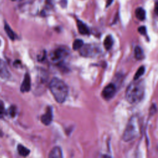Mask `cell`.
<instances>
[{"mask_svg": "<svg viewBox=\"0 0 158 158\" xmlns=\"http://www.w3.org/2000/svg\"><path fill=\"white\" fill-rule=\"evenodd\" d=\"M113 1V0H107L106 2V7H108L109 6H110V5L112 4Z\"/></svg>", "mask_w": 158, "mask_h": 158, "instance_id": "23", "label": "cell"}, {"mask_svg": "<svg viewBox=\"0 0 158 158\" xmlns=\"http://www.w3.org/2000/svg\"><path fill=\"white\" fill-rule=\"evenodd\" d=\"M31 89V78L28 73H26L21 87V91L23 93L28 92Z\"/></svg>", "mask_w": 158, "mask_h": 158, "instance_id": "8", "label": "cell"}, {"mask_svg": "<svg viewBox=\"0 0 158 158\" xmlns=\"http://www.w3.org/2000/svg\"><path fill=\"white\" fill-rule=\"evenodd\" d=\"M4 29H5V31H6L7 35H8V37L11 38L12 40H14L15 39V34H14V32L12 31V30L11 28V27L9 26L8 24H5Z\"/></svg>", "mask_w": 158, "mask_h": 158, "instance_id": "16", "label": "cell"}, {"mask_svg": "<svg viewBox=\"0 0 158 158\" xmlns=\"http://www.w3.org/2000/svg\"><path fill=\"white\" fill-rule=\"evenodd\" d=\"M61 6L62 7H64V6H67V0H62V1L60 2Z\"/></svg>", "mask_w": 158, "mask_h": 158, "instance_id": "22", "label": "cell"}, {"mask_svg": "<svg viewBox=\"0 0 158 158\" xmlns=\"http://www.w3.org/2000/svg\"><path fill=\"white\" fill-rule=\"evenodd\" d=\"M17 150L19 154L23 157H26L30 154V150L22 145H18Z\"/></svg>", "mask_w": 158, "mask_h": 158, "instance_id": "14", "label": "cell"}, {"mask_svg": "<svg viewBox=\"0 0 158 158\" xmlns=\"http://www.w3.org/2000/svg\"><path fill=\"white\" fill-rule=\"evenodd\" d=\"M135 57L137 60H141L144 58V53H143V49L140 46H136L135 48Z\"/></svg>", "mask_w": 158, "mask_h": 158, "instance_id": "15", "label": "cell"}, {"mask_svg": "<svg viewBox=\"0 0 158 158\" xmlns=\"http://www.w3.org/2000/svg\"><path fill=\"white\" fill-rule=\"evenodd\" d=\"M145 90L144 81L136 80L127 87L125 93L126 100L130 104L139 103L144 96Z\"/></svg>", "mask_w": 158, "mask_h": 158, "instance_id": "1", "label": "cell"}, {"mask_svg": "<svg viewBox=\"0 0 158 158\" xmlns=\"http://www.w3.org/2000/svg\"><path fill=\"white\" fill-rule=\"evenodd\" d=\"M53 109L51 106H48L45 114L41 117V121L44 125H49L53 121Z\"/></svg>", "mask_w": 158, "mask_h": 158, "instance_id": "7", "label": "cell"}, {"mask_svg": "<svg viewBox=\"0 0 158 158\" xmlns=\"http://www.w3.org/2000/svg\"><path fill=\"white\" fill-rule=\"evenodd\" d=\"M9 73L5 64L0 59V76L4 78H8L9 77Z\"/></svg>", "mask_w": 158, "mask_h": 158, "instance_id": "11", "label": "cell"}, {"mask_svg": "<svg viewBox=\"0 0 158 158\" xmlns=\"http://www.w3.org/2000/svg\"><path fill=\"white\" fill-rule=\"evenodd\" d=\"M116 90V87L114 84H108L107 86L104 88L102 91V96L106 100H109L115 95Z\"/></svg>", "mask_w": 158, "mask_h": 158, "instance_id": "6", "label": "cell"}, {"mask_svg": "<svg viewBox=\"0 0 158 158\" xmlns=\"http://www.w3.org/2000/svg\"><path fill=\"white\" fill-rule=\"evenodd\" d=\"M113 38L111 35H108L106 37L105 42H104V46L107 50H109L113 45Z\"/></svg>", "mask_w": 158, "mask_h": 158, "instance_id": "13", "label": "cell"}, {"mask_svg": "<svg viewBox=\"0 0 158 158\" xmlns=\"http://www.w3.org/2000/svg\"><path fill=\"white\" fill-rule=\"evenodd\" d=\"M145 72V67L144 66H141L139 69H138V71H137L135 75L134 76V80H138L143 74H144Z\"/></svg>", "mask_w": 158, "mask_h": 158, "instance_id": "18", "label": "cell"}, {"mask_svg": "<svg viewBox=\"0 0 158 158\" xmlns=\"http://www.w3.org/2000/svg\"><path fill=\"white\" fill-rule=\"evenodd\" d=\"M77 28L78 30V32L80 34L88 35L89 33H90V30H89V28L85 23H83L82 21H80V20H77Z\"/></svg>", "mask_w": 158, "mask_h": 158, "instance_id": "9", "label": "cell"}, {"mask_svg": "<svg viewBox=\"0 0 158 158\" xmlns=\"http://www.w3.org/2000/svg\"><path fill=\"white\" fill-rule=\"evenodd\" d=\"M0 44H1V41H0Z\"/></svg>", "mask_w": 158, "mask_h": 158, "instance_id": "26", "label": "cell"}, {"mask_svg": "<svg viewBox=\"0 0 158 158\" xmlns=\"http://www.w3.org/2000/svg\"><path fill=\"white\" fill-rule=\"evenodd\" d=\"M69 54V51L66 47L59 46L51 51L49 58L53 62H58L66 59Z\"/></svg>", "mask_w": 158, "mask_h": 158, "instance_id": "4", "label": "cell"}, {"mask_svg": "<svg viewBox=\"0 0 158 158\" xmlns=\"http://www.w3.org/2000/svg\"><path fill=\"white\" fill-rule=\"evenodd\" d=\"M100 51V49L98 47L93 44H85L83 45L80 49V53L83 57L89 58L94 57L97 55Z\"/></svg>", "mask_w": 158, "mask_h": 158, "instance_id": "5", "label": "cell"}, {"mask_svg": "<svg viewBox=\"0 0 158 158\" xmlns=\"http://www.w3.org/2000/svg\"><path fill=\"white\" fill-rule=\"evenodd\" d=\"M140 132L141 123L140 118L138 116H133L127 123L122 138L126 142L132 141L139 136Z\"/></svg>", "mask_w": 158, "mask_h": 158, "instance_id": "3", "label": "cell"}, {"mask_svg": "<svg viewBox=\"0 0 158 158\" xmlns=\"http://www.w3.org/2000/svg\"><path fill=\"white\" fill-rule=\"evenodd\" d=\"M155 12H156V14H157V2L156 3V4H155Z\"/></svg>", "mask_w": 158, "mask_h": 158, "instance_id": "24", "label": "cell"}, {"mask_svg": "<svg viewBox=\"0 0 158 158\" xmlns=\"http://www.w3.org/2000/svg\"><path fill=\"white\" fill-rule=\"evenodd\" d=\"M53 96L59 103H62L66 101L69 93V88L67 84L58 78H53L49 84Z\"/></svg>", "mask_w": 158, "mask_h": 158, "instance_id": "2", "label": "cell"}, {"mask_svg": "<svg viewBox=\"0 0 158 158\" xmlns=\"http://www.w3.org/2000/svg\"><path fill=\"white\" fill-rule=\"evenodd\" d=\"M83 45V42L80 39H77L73 43L72 48L74 50H78V49H80L82 46Z\"/></svg>", "mask_w": 158, "mask_h": 158, "instance_id": "17", "label": "cell"}, {"mask_svg": "<svg viewBox=\"0 0 158 158\" xmlns=\"http://www.w3.org/2000/svg\"><path fill=\"white\" fill-rule=\"evenodd\" d=\"M9 114L11 117H14L16 114V107L15 106H11L9 110Z\"/></svg>", "mask_w": 158, "mask_h": 158, "instance_id": "19", "label": "cell"}, {"mask_svg": "<svg viewBox=\"0 0 158 158\" xmlns=\"http://www.w3.org/2000/svg\"><path fill=\"white\" fill-rule=\"evenodd\" d=\"M62 157V150L58 146L54 147L49 154V157L50 158H61Z\"/></svg>", "mask_w": 158, "mask_h": 158, "instance_id": "10", "label": "cell"}, {"mask_svg": "<svg viewBox=\"0 0 158 158\" xmlns=\"http://www.w3.org/2000/svg\"><path fill=\"white\" fill-rule=\"evenodd\" d=\"M11 1H16V0H11Z\"/></svg>", "mask_w": 158, "mask_h": 158, "instance_id": "25", "label": "cell"}, {"mask_svg": "<svg viewBox=\"0 0 158 158\" xmlns=\"http://www.w3.org/2000/svg\"><path fill=\"white\" fill-rule=\"evenodd\" d=\"M5 115V109L3 103L0 101V118H3Z\"/></svg>", "mask_w": 158, "mask_h": 158, "instance_id": "20", "label": "cell"}, {"mask_svg": "<svg viewBox=\"0 0 158 158\" xmlns=\"http://www.w3.org/2000/svg\"><path fill=\"white\" fill-rule=\"evenodd\" d=\"M138 31L143 35H145L146 34V28L145 26H141L138 28Z\"/></svg>", "mask_w": 158, "mask_h": 158, "instance_id": "21", "label": "cell"}, {"mask_svg": "<svg viewBox=\"0 0 158 158\" xmlns=\"http://www.w3.org/2000/svg\"><path fill=\"white\" fill-rule=\"evenodd\" d=\"M136 17L140 21H144L146 18V12L141 8H138L135 11Z\"/></svg>", "mask_w": 158, "mask_h": 158, "instance_id": "12", "label": "cell"}]
</instances>
